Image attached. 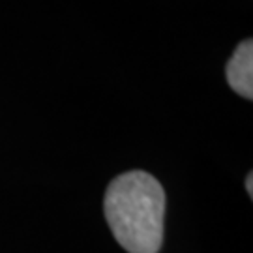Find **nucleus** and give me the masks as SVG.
<instances>
[{"mask_svg":"<svg viewBox=\"0 0 253 253\" xmlns=\"http://www.w3.org/2000/svg\"><path fill=\"white\" fill-rule=\"evenodd\" d=\"M165 190L146 171H127L113 178L103 212L117 242L127 253H160L165 233Z\"/></svg>","mask_w":253,"mask_h":253,"instance_id":"f257e3e1","label":"nucleus"},{"mask_svg":"<svg viewBox=\"0 0 253 253\" xmlns=\"http://www.w3.org/2000/svg\"><path fill=\"white\" fill-rule=\"evenodd\" d=\"M227 83L246 100L253 98V42L244 40L235 49L225 68Z\"/></svg>","mask_w":253,"mask_h":253,"instance_id":"f03ea898","label":"nucleus"},{"mask_svg":"<svg viewBox=\"0 0 253 253\" xmlns=\"http://www.w3.org/2000/svg\"><path fill=\"white\" fill-rule=\"evenodd\" d=\"M246 190H248V195L253 197V172H248L246 176Z\"/></svg>","mask_w":253,"mask_h":253,"instance_id":"7ed1b4c3","label":"nucleus"}]
</instances>
